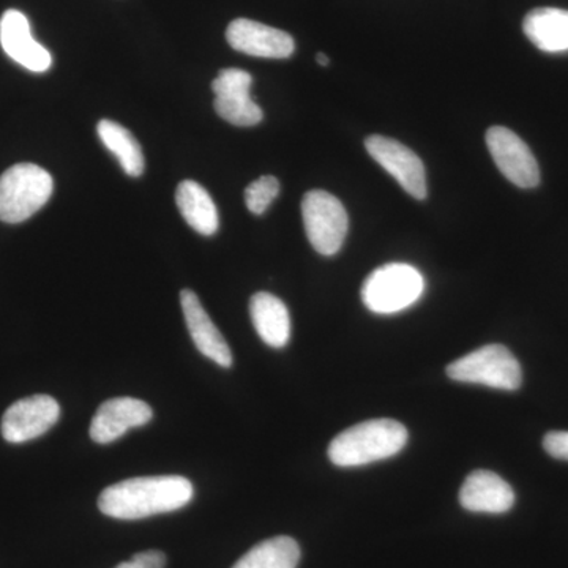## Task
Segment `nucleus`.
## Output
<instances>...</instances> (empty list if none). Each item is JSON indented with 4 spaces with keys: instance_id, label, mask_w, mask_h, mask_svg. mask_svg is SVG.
Returning a JSON list of instances; mask_svg holds the SVG:
<instances>
[{
    "instance_id": "nucleus-17",
    "label": "nucleus",
    "mask_w": 568,
    "mask_h": 568,
    "mask_svg": "<svg viewBox=\"0 0 568 568\" xmlns=\"http://www.w3.org/2000/svg\"><path fill=\"white\" fill-rule=\"evenodd\" d=\"M526 37L544 52L568 51V10L536 9L526 14L523 21Z\"/></svg>"
},
{
    "instance_id": "nucleus-10",
    "label": "nucleus",
    "mask_w": 568,
    "mask_h": 568,
    "mask_svg": "<svg viewBox=\"0 0 568 568\" xmlns=\"http://www.w3.org/2000/svg\"><path fill=\"white\" fill-rule=\"evenodd\" d=\"M488 151L500 173L519 189H534L540 183V170L528 144L506 129L491 126L487 133Z\"/></svg>"
},
{
    "instance_id": "nucleus-16",
    "label": "nucleus",
    "mask_w": 568,
    "mask_h": 568,
    "mask_svg": "<svg viewBox=\"0 0 568 568\" xmlns=\"http://www.w3.org/2000/svg\"><path fill=\"white\" fill-rule=\"evenodd\" d=\"M250 315L261 339L271 347H284L291 338V316L287 306L268 293H257L250 302Z\"/></svg>"
},
{
    "instance_id": "nucleus-6",
    "label": "nucleus",
    "mask_w": 568,
    "mask_h": 568,
    "mask_svg": "<svg viewBox=\"0 0 568 568\" xmlns=\"http://www.w3.org/2000/svg\"><path fill=\"white\" fill-rule=\"evenodd\" d=\"M302 219L310 244L324 256H334L345 244L349 219L334 194L313 190L302 201Z\"/></svg>"
},
{
    "instance_id": "nucleus-1",
    "label": "nucleus",
    "mask_w": 568,
    "mask_h": 568,
    "mask_svg": "<svg viewBox=\"0 0 568 568\" xmlns=\"http://www.w3.org/2000/svg\"><path fill=\"white\" fill-rule=\"evenodd\" d=\"M193 495L192 481L185 477L129 478L103 489L99 508L106 517L133 521L181 510L192 503Z\"/></svg>"
},
{
    "instance_id": "nucleus-5",
    "label": "nucleus",
    "mask_w": 568,
    "mask_h": 568,
    "mask_svg": "<svg viewBox=\"0 0 568 568\" xmlns=\"http://www.w3.org/2000/svg\"><path fill=\"white\" fill-rule=\"evenodd\" d=\"M447 375L458 383L480 384L499 390L521 387V365L503 345H488L447 366Z\"/></svg>"
},
{
    "instance_id": "nucleus-13",
    "label": "nucleus",
    "mask_w": 568,
    "mask_h": 568,
    "mask_svg": "<svg viewBox=\"0 0 568 568\" xmlns=\"http://www.w3.org/2000/svg\"><path fill=\"white\" fill-rule=\"evenodd\" d=\"M152 409L141 399L121 396L104 402L92 418L91 437L97 444H111L129 429L140 428L152 420Z\"/></svg>"
},
{
    "instance_id": "nucleus-22",
    "label": "nucleus",
    "mask_w": 568,
    "mask_h": 568,
    "mask_svg": "<svg viewBox=\"0 0 568 568\" xmlns=\"http://www.w3.org/2000/svg\"><path fill=\"white\" fill-rule=\"evenodd\" d=\"M166 566V556L156 549L134 555L132 559L119 564L115 568H164Z\"/></svg>"
},
{
    "instance_id": "nucleus-11",
    "label": "nucleus",
    "mask_w": 568,
    "mask_h": 568,
    "mask_svg": "<svg viewBox=\"0 0 568 568\" xmlns=\"http://www.w3.org/2000/svg\"><path fill=\"white\" fill-rule=\"evenodd\" d=\"M227 43L235 51L264 59H287L295 44L290 33L252 20H235L226 31Z\"/></svg>"
},
{
    "instance_id": "nucleus-3",
    "label": "nucleus",
    "mask_w": 568,
    "mask_h": 568,
    "mask_svg": "<svg viewBox=\"0 0 568 568\" xmlns=\"http://www.w3.org/2000/svg\"><path fill=\"white\" fill-rule=\"evenodd\" d=\"M52 190L54 182L43 168L14 164L0 175V220L10 224L26 222L50 201Z\"/></svg>"
},
{
    "instance_id": "nucleus-12",
    "label": "nucleus",
    "mask_w": 568,
    "mask_h": 568,
    "mask_svg": "<svg viewBox=\"0 0 568 568\" xmlns=\"http://www.w3.org/2000/svg\"><path fill=\"white\" fill-rule=\"evenodd\" d=\"M0 44L14 62L33 73L51 69L52 58L47 48L33 39L31 24L24 13L7 10L0 20Z\"/></svg>"
},
{
    "instance_id": "nucleus-18",
    "label": "nucleus",
    "mask_w": 568,
    "mask_h": 568,
    "mask_svg": "<svg viewBox=\"0 0 568 568\" xmlns=\"http://www.w3.org/2000/svg\"><path fill=\"white\" fill-rule=\"evenodd\" d=\"M175 203L181 211L183 220L196 233L211 237L219 231V212L211 194L197 182L185 181L178 186Z\"/></svg>"
},
{
    "instance_id": "nucleus-8",
    "label": "nucleus",
    "mask_w": 568,
    "mask_h": 568,
    "mask_svg": "<svg viewBox=\"0 0 568 568\" xmlns=\"http://www.w3.org/2000/svg\"><path fill=\"white\" fill-rule=\"evenodd\" d=\"M365 148L373 160L379 163L405 192L416 200H425L428 194L426 171L416 153L402 142L379 134L366 138Z\"/></svg>"
},
{
    "instance_id": "nucleus-4",
    "label": "nucleus",
    "mask_w": 568,
    "mask_h": 568,
    "mask_svg": "<svg viewBox=\"0 0 568 568\" xmlns=\"http://www.w3.org/2000/svg\"><path fill=\"white\" fill-rule=\"evenodd\" d=\"M425 290L424 276L409 264L376 268L362 286V301L376 315H395L416 304Z\"/></svg>"
},
{
    "instance_id": "nucleus-7",
    "label": "nucleus",
    "mask_w": 568,
    "mask_h": 568,
    "mask_svg": "<svg viewBox=\"0 0 568 568\" xmlns=\"http://www.w3.org/2000/svg\"><path fill=\"white\" fill-rule=\"evenodd\" d=\"M61 417V406L50 395H32L13 403L2 417L3 439L22 444L50 432Z\"/></svg>"
},
{
    "instance_id": "nucleus-24",
    "label": "nucleus",
    "mask_w": 568,
    "mask_h": 568,
    "mask_svg": "<svg viewBox=\"0 0 568 568\" xmlns=\"http://www.w3.org/2000/svg\"><path fill=\"white\" fill-rule=\"evenodd\" d=\"M317 63H320V65H323V67H327L328 63H331V59L327 58V55L323 54V52H320V54H317Z\"/></svg>"
},
{
    "instance_id": "nucleus-9",
    "label": "nucleus",
    "mask_w": 568,
    "mask_h": 568,
    "mask_svg": "<svg viewBox=\"0 0 568 568\" xmlns=\"http://www.w3.org/2000/svg\"><path fill=\"white\" fill-rule=\"evenodd\" d=\"M252 84V74L244 70L220 71L219 78L212 82L216 114L237 126H253L263 121V110L254 103L250 93Z\"/></svg>"
},
{
    "instance_id": "nucleus-19",
    "label": "nucleus",
    "mask_w": 568,
    "mask_h": 568,
    "mask_svg": "<svg viewBox=\"0 0 568 568\" xmlns=\"http://www.w3.org/2000/svg\"><path fill=\"white\" fill-rule=\"evenodd\" d=\"M301 548L294 538L282 536L261 541L235 562L233 568H297Z\"/></svg>"
},
{
    "instance_id": "nucleus-21",
    "label": "nucleus",
    "mask_w": 568,
    "mask_h": 568,
    "mask_svg": "<svg viewBox=\"0 0 568 568\" xmlns=\"http://www.w3.org/2000/svg\"><path fill=\"white\" fill-rule=\"evenodd\" d=\"M280 194V182L274 175H263L253 183H250L245 190V203L248 211L254 215H263L268 205Z\"/></svg>"
},
{
    "instance_id": "nucleus-14",
    "label": "nucleus",
    "mask_w": 568,
    "mask_h": 568,
    "mask_svg": "<svg viewBox=\"0 0 568 568\" xmlns=\"http://www.w3.org/2000/svg\"><path fill=\"white\" fill-rule=\"evenodd\" d=\"M181 305L186 327L197 351L223 368H230L233 365V353L216 325L212 323L204 306L201 305L200 297L192 290H183Z\"/></svg>"
},
{
    "instance_id": "nucleus-2",
    "label": "nucleus",
    "mask_w": 568,
    "mask_h": 568,
    "mask_svg": "<svg viewBox=\"0 0 568 568\" xmlns=\"http://www.w3.org/2000/svg\"><path fill=\"white\" fill-rule=\"evenodd\" d=\"M407 429L392 418L351 426L332 440L328 458L338 467H358L395 457L405 448Z\"/></svg>"
},
{
    "instance_id": "nucleus-15",
    "label": "nucleus",
    "mask_w": 568,
    "mask_h": 568,
    "mask_svg": "<svg viewBox=\"0 0 568 568\" xmlns=\"http://www.w3.org/2000/svg\"><path fill=\"white\" fill-rule=\"evenodd\" d=\"M459 503L476 514H506L515 504V493L503 477L491 470H476L466 478Z\"/></svg>"
},
{
    "instance_id": "nucleus-20",
    "label": "nucleus",
    "mask_w": 568,
    "mask_h": 568,
    "mask_svg": "<svg viewBox=\"0 0 568 568\" xmlns=\"http://www.w3.org/2000/svg\"><path fill=\"white\" fill-rule=\"evenodd\" d=\"M97 132L108 151L118 156L126 174L140 178L144 173V155H142L140 142L134 140L129 130L123 129L118 122L100 121Z\"/></svg>"
},
{
    "instance_id": "nucleus-23",
    "label": "nucleus",
    "mask_w": 568,
    "mask_h": 568,
    "mask_svg": "<svg viewBox=\"0 0 568 568\" xmlns=\"http://www.w3.org/2000/svg\"><path fill=\"white\" fill-rule=\"evenodd\" d=\"M544 447L552 458L568 462V432L548 433L544 439Z\"/></svg>"
}]
</instances>
